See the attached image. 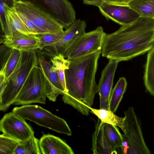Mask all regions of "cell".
<instances>
[{
  "instance_id": "1",
  "label": "cell",
  "mask_w": 154,
  "mask_h": 154,
  "mask_svg": "<svg viewBox=\"0 0 154 154\" xmlns=\"http://www.w3.org/2000/svg\"><path fill=\"white\" fill-rule=\"evenodd\" d=\"M154 47V18L140 17L110 33L104 32L100 54L119 62L143 54Z\"/></svg>"
},
{
  "instance_id": "2",
  "label": "cell",
  "mask_w": 154,
  "mask_h": 154,
  "mask_svg": "<svg viewBox=\"0 0 154 154\" xmlns=\"http://www.w3.org/2000/svg\"><path fill=\"white\" fill-rule=\"evenodd\" d=\"M101 50L78 58L68 59L65 70L66 88L62 100L82 115L88 116L97 93L95 81Z\"/></svg>"
},
{
  "instance_id": "3",
  "label": "cell",
  "mask_w": 154,
  "mask_h": 154,
  "mask_svg": "<svg viewBox=\"0 0 154 154\" xmlns=\"http://www.w3.org/2000/svg\"><path fill=\"white\" fill-rule=\"evenodd\" d=\"M38 65L36 50L20 51L17 64L7 80L2 99L0 111H5L16 100L20 90L32 69Z\"/></svg>"
},
{
  "instance_id": "4",
  "label": "cell",
  "mask_w": 154,
  "mask_h": 154,
  "mask_svg": "<svg viewBox=\"0 0 154 154\" xmlns=\"http://www.w3.org/2000/svg\"><path fill=\"white\" fill-rule=\"evenodd\" d=\"M12 111L24 120L32 121L58 133L72 135L71 131L64 119L38 105H22L14 107Z\"/></svg>"
},
{
  "instance_id": "5",
  "label": "cell",
  "mask_w": 154,
  "mask_h": 154,
  "mask_svg": "<svg viewBox=\"0 0 154 154\" xmlns=\"http://www.w3.org/2000/svg\"><path fill=\"white\" fill-rule=\"evenodd\" d=\"M125 133L122 134L123 143L121 149L125 154H150L151 152L145 143L140 120L133 107L124 112Z\"/></svg>"
},
{
  "instance_id": "6",
  "label": "cell",
  "mask_w": 154,
  "mask_h": 154,
  "mask_svg": "<svg viewBox=\"0 0 154 154\" xmlns=\"http://www.w3.org/2000/svg\"><path fill=\"white\" fill-rule=\"evenodd\" d=\"M46 81L38 65L31 70L12 105L18 106L34 103L45 104Z\"/></svg>"
},
{
  "instance_id": "7",
  "label": "cell",
  "mask_w": 154,
  "mask_h": 154,
  "mask_svg": "<svg viewBox=\"0 0 154 154\" xmlns=\"http://www.w3.org/2000/svg\"><path fill=\"white\" fill-rule=\"evenodd\" d=\"M17 12L31 21L45 33L63 32V26L49 14L28 2L16 0Z\"/></svg>"
},
{
  "instance_id": "8",
  "label": "cell",
  "mask_w": 154,
  "mask_h": 154,
  "mask_svg": "<svg viewBox=\"0 0 154 154\" xmlns=\"http://www.w3.org/2000/svg\"><path fill=\"white\" fill-rule=\"evenodd\" d=\"M30 3L49 14L66 29L76 20L75 11L68 0H17Z\"/></svg>"
},
{
  "instance_id": "9",
  "label": "cell",
  "mask_w": 154,
  "mask_h": 154,
  "mask_svg": "<svg viewBox=\"0 0 154 154\" xmlns=\"http://www.w3.org/2000/svg\"><path fill=\"white\" fill-rule=\"evenodd\" d=\"M104 33L101 26L85 32L67 50L64 55V58H76L101 50Z\"/></svg>"
},
{
  "instance_id": "10",
  "label": "cell",
  "mask_w": 154,
  "mask_h": 154,
  "mask_svg": "<svg viewBox=\"0 0 154 154\" xmlns=\"http://www.w3.org/2000/svg\"><path fill=\"white\" fill-rule=\"evenodd\" d=\"M0 128L3 134L20 143L34 136L31 127L12 111L5 114L0 120Z\"/></svg>"
},
{
  "instance_id": "11",
  "label": "cell",
  "mask_w": 154,
  "mask_h": 154,
  "mask_svg": "<svg viewBox=\"0 0 154 154\" xmlns=\"http://www.w3.org/2000/svg\"><path fill=\"white\" fill-rule=\"evenodd\" d=\"M86 27L85 21L80 19L76 20L65 31L64 35L59 41L43 49L51 57L59 54L64 55L67 50L85 32Z\"/></svg>"
},
{
  "instance_id": "12",
  "label": "cell",
  "mask_w": 154,
  "mask_h": 154,
  "mask_svg": "<svg viewBox=\"0 0 154 154\" xmlns=\"http://www.w3.org/2000/svg\"><path fill=\"white\" fill-rule=\"evenodd\" d=\"M98 8L101 13L107 20H112L121 26L131 23L140 17L128 5L104 2Z\"/></svg>"
},
{
  "instance_id": "13",
  "label": "cell",
  "mask_w": 154,
  "mask_h": 154,
  "mask_svg": "<svg viewBox=\"0 0 154 154\" xmlns=\"http://www.w3.org/2000/svg\"><path fill=\"white\" fill-rule=\"evenodd\" d=\"M118 63V61L115 60H109L108 63L102 71L97 88V93L100 96V109L110 110L109 107V97Z\"/></svg>"
},
{
  "instance_id": "14",
  "label": "cell",
  "mask_w": 154,
  "mask_h": 154,
  "mask_svg": "<svg viewBox=\"0 0 154 154\" xmlns=\"http://www.w3.org/2000/svg\"><path fill=\"white\" fill-rule=\"evenodd\" d=\"M38 58V65L41 67L46 79V97L50 100L55 102L58 96L63 95L64 88L57 73L52 70L51 62L40 54Z\"/></svg>"
},
{
  "instance_id": "15",
  "label": "cell",
  "mask_w": 154,
  "mask_h": 154,
  "mask_svg": "<svg viewBox=\"0 0 154 154\" xmlns=\"http://www.w3.org/2000/svg\"><path fill=\"white\" fill-rule=\"evenodd\" d=\"M3 44L13 49L28 51L38 49L40 41L37 35H26L17 32L10 36H3Z\"/></svg>"
},
{
  "instance_id": "16",
  "label": "cell",
  "mask_w": 154,
  "mask_h": 154,
  "mask_svg": "<svg viewBox=\"0 0 154 154\" xmlns=\"http://www.w3.org/2000/svg\"><path fill=\"white\" fill-rule=\"evenodd\" d=\"M39 145L41 154H74L69 145L59 137L52 135H44L39 140Z\"/></svg>"
},
{
  "instance_id": "17",
  "label": "cell",
  "mask_w": 154,
  "mask_h": 154,
  "mask_svg": "<svg viewBox=\"0 0 154 154\" xmlns=\"http://www.w3.org/2000/svg\"><path fill=\"white\" fill-rule=\"evenodd\" d=\"M104 123L98 119L92 135L91 150L94 154H116L117 151L109 143L103 131Z\"/></svg>"
},
{
  "instance_id": "18",
  "label": "cell",
  "mask_w": 154,
  "mask_h": 154,
  "mask_svg": "<svg viewBox=\"0 0 154 154\" xmlns=\"http://www.w3.org/2000/svg\"><path fill=\"white\" fill-rule=\"evenodd\" d=\"M90 112L97 116L103 122L115 125L125 133L124 121L125 117H120L110 110L97 109L90 107Z\"/></svg>"
},
{
  "instance_id": "19",
  "label": "cell",
  "mask_w": 154,
  "mask_h": 154,
  "mask_svg": "<svg viewBox=\"0 0 154 154\" xmlns=\"http://www.w3.org/2000/svg\"><path fill=\"white\" fill-rule=\"evenodd\" d=\"M145 66L143 76L144 84L146 90L154 95V47L149 51Z\"/></svg>"
},
{
  "instance_id": "20",
  "label": "cell",
  "mask_w": 154,
  "mask_h": 154,
  "mask_svg": "<svg viewBox=\"0 0 154 154\" xmlns=\"http://www.w3.org/2000/svg\"><path fill=\"white\" fill-rule=\"evenodd\" d=\"M127 85L126 79L120 78L116 85L112 90L109 97V110L115 113L123 97Z\"/></svg>"
},
{
  "instance_id": "21",
  "label": "cell",
  "mask_w": 154,
  "mask_h": 154,
  "mask_svg": "<svg viewBox=\"0 0 154 154\" xmlns=\"http://www.w3.org/2000/svg\"><path fill=\"white\" fill-rule=\"evenodd\" d=\"M128 5L140 17L154 18V0H133Z\"/></svg>"
},
{
  "instance_id": "22",
  "label": "cell",
  "mask_w": 154,
  "mask_h": 154,
  "mask_svg": "<svg viewBox=\"0 0 154 154\" xmlns=\"http://www.w3.org/2000/svg\"><path fill=\"white\" fill-rule=\"evenodd\" d=\"M103 131L106 138L109 144L114 149L121 148L123 143L122 134L117 127L104 123Z\"/></svg>"
},
{
  "instance_id": "23",
  "label": "cell",
  "mask_w": 154,
  "mask_h": 154,
  "mask_svg": "<svg viewBox=\"0 0 154 154\" xmlns=\"http://www.w3.org/2000/svg\"><path fill=\"white\" fill-rule=\"evenodd\" d=\"M39 140L33 136L25 141L20 143L14 154H41Z\"/></svg>"
},
{
  "instance_id": "24",
  "label": "cell",
  "mask_w": 154,
  "mask_h": 154,
  "mask_svg": "<svg viewBox=\"0 0 154 154\" xmlns=\"http://www.w3.org/2000/svg\"><path fill=\"white\" fill-rule=\"evenodd\" d=\"M65 33L63 32L45 33L37 35L40 41L38 49L43 50L45 47L50 46L57 43L62 37Z\"/></svg>"
},
{
  "instance_id": "25",
  "label": "cell",
  "mask_w": 154,
  "mask_h": 154,
  "mask_svg": "<svg viewBox=\"0 0 154 154\" xmlns=\"http://www.w3.org/2000/svg\"><path fill=\"white\" fill-rule=\"evenodd\" d=\"M20 143L3 134H0V154H14Z\"/></svg>"
},
{
  "instance_id": "26",
  "label": "cell",
  "mask_w": 154,
  "mask_h": 154,
  "mask_svg": "<svg viewBox=\"0 0 154 154\" xmlns=\"http://www.w3.org/2000/svg\"><path fill=\"white\" fill-rule=\"evenodd\" d=\"M9 0H0V28L3 36L11 35V29L8 20L5 8V4Z\"/></svg>"
},
{
  "instance_id": "27",
  "label": "cell",
  "mask_w": 154,
  "mask_h": 154,
  "mask_svg": "<svg viewBox=\"0 0 154 154\" xmlns=\"http://www.w3.org/2000/svg\"><path fill=\"white\" fill-rule=\"evenodd\" d=\"M20 51L15 49H12L5 69V80H7L14 69L18 61Z\"/></svg>"
},
{
  "instance_id": "28",
  "label": "cell",
  "mask_w": 154,
  "mask_h": 154,
  "mask_svg": "<svg viewBox=\"0 0 154 154\" xmlns=\"http://www.w3.org/2000/svg\"><path fill=\"white\" fill-rule=\"evenodd\" d=\"M69 64L68 63H66L52 66V70L57 73L64 91L66 88L64 71L65 69L68 68Z\"/></svg>"
},
{
  "instance_id": "29",
  "label": "cell",
  "mask_w": 154,
  "mask_h": 154,
  "mask_svg": "<svg viewBox=\"0 0 154 154\" xmlns=\"http://www.w3.org/2000/svg\"><path fill=\"white\" fill-rule=\"evenodd\" d=\"M12 50L3 43L0 45V71L6 65Z\"/></svg>"
},
{
  "instance_id": "30",
  "label": "cell",
  "mask_w": 154,
  "mask_h": 154,
  "mask_svg": "<svg viewBox=\"0 0 154 154\" xmlns=\"http://www.w3.org/2000/svg\"><path fill=\"white\" fill-rule=\"evenodd\" d=\"M17 13L31 34L38 35L45 34L43 31L37 27L27 18L20 13Z\"/></svg>"
},
{
  "instance_id": "31",
  "label": "cell",
  "mask_w": 154,
  "mask_h": 154,
  "mask_svg": "<svg viewBox=\"0 0 154 154\" xmlns=\"http://www.w3.org/2000/svg\"><path fill=\"white\" fill-rule=\"evenodd\" d=\"M133 0H104V2L108 3L128 5V3Z\"/></svg>"
},
{
  "instance_id": "32",
  "label": "cell",
  "mask_w": 154,
  "mask_h": 154,
  "mask_svg": "<svg viewBox=\"0 0 154 154\" xmlns=\"http://www.w3.org/2000/svg\"><path fill=\"white\" fill-rule=\"evenodd\" d=\"M83 3L86 5H94L98 7H100L104 2V0H82Z\"/></svg>"
},
{
  "instance_id": "33",
  "label": "cell",
  "mask_w": 154,
  "mask_h": 154,
  "mask_svg": "<svg viewBox=\"0 0 154 154\" xmlns=\"http://www.w3.org/2000/svg\"><path fill=\"white\" fill-rule=\"evenodd\" d=\"M7 84V81L5 79V81L0 85V109L2 106V95Z\"/></svg>"
},
{
  "instance_id": "34",
  "label": "cell",
  "mask_w": 154,
  "mask_h": 154,
  "mask_svg": "<svg viewBox=\"0 0 154 154\" xmlns=\"http://www.w3.org/2000/svg\"><path fill=\"white\" fill-rule=\"evenodd\" d=\"M5 66L0 71V85L5 81Z\"/></svg>"
},
{
  "instance_id": "35",
  "label": "cell",
  "mask_w": 154,
  "mask_h": 154,
  "mask_svg": "<svg viewBox=\"0 0 154 154\" xmlns=\"http://www.w3.org/2000/svg\"><path fill=\"white\" fill-rule=\"evenodd\" d=\"M3 39L0 37V45L3 43Z\"/></svg>"
},
{
  "instance_id": "36",
  "label": "cell",
  "mask_w": 154,
  "mask_h": 154,
  "mask_svg": "<svg viewBox=\"0 0 154 154\" xmlns=\"http://www.w3.org/2000/svg\"><path fill=\"white\" fill-rule=\"evenodd\" d=\"M1 131L0 128V132Z\"/></svg>"
},
{
  "instance_id": "37",
  "label": "cell",
  "mask_w": 154,
  "mask_h": 154,
  "mask_svg": "<svg viewBox=\"0 0 154 154\" xmlns=\"http://www.w3.org/2000/svg\"></svg>"
},
{
  "instance_id": "38",
  "label": "cell",
  "mask_w": 154,
  "mask_h": 154,
  "mask_svg": "<svg viewBox=\"0 0 154 154\" xmlns=\"http://www.w3.org/2000/svg\"></svg>"
}]
</instances>
